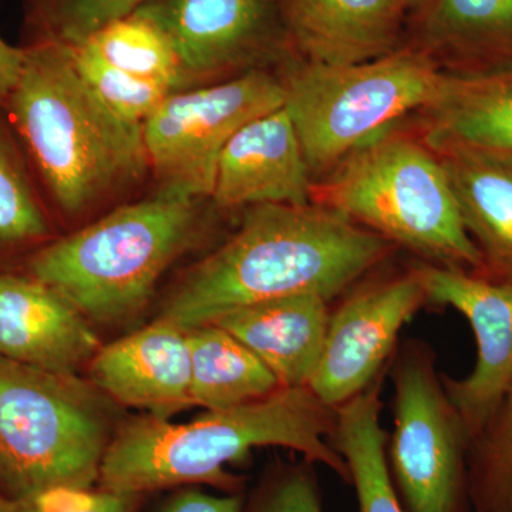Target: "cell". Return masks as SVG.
I'll return each mask as SVG.
<instances>
[{"label":"cell","instance_id":"1","mask_svg":"<svg viewBox=\"0 0 512 512\" xmlns=\"http://www.w3.org/2000/svg\"><path fill=\"white\" fill-rule=\"evenodd\" d=\"M394 245L325 205H256L220 248L194 266L160 318L190 330L296 295L330 299L389 255Z\"/></svg>","mask_w":512,"mask_h":512},{"label":"cell","instance_id":"2","mask_svg":"<svg viewBox=\"0 0 512 512\" xmlns=\"http://www.w3.org/2000/svg\"><path fill=\"white\" fill-rule=\"evenodd\" d=\"M336 409L309 387H281L264 399L174 424L148 416L124 421L114 434L97 487L148 495L158 490L210 485L221 493H244V480L228 466L258 447L278 446L322 464L349 483L345 460L330 444Z\"/></svg>","mask_w":512,"mask_h":512},{"label":"cell","instance_id":"3","mask_svg":"<svg viewBox=\"0 0 512 512\" xmlns=\"http://www.w3.org/2000/svg\"><path fill=\"white\" fill-rule=\"evenodd\" d=\"M3 106L36 183L66 217L89 211L150 171L143 124L121 119L84 82L72 47L28 43Z\"/></svg>","mask_w":512,"mask_h":512},{"label":"cell","instance_id":"4","mask_svg":"<svg viewBox=\"0 0 512 512\" xmlns=\"http://www.w3.org/2000/svg\"><path fill=\"white\" fill-rule=\"evenodd\" d=\"M195 198L160 188L33 252L19 271L55 289L89 322H121L150 301L158 279L197 235Z\"/></svg>","mask_w":512,"mask_h":512},{"label":"cell","instance_id":"5","mask_svg":"<svg viewBox=\"0 0 512 512\" xmlns=\"http://www.w3.org/2000/svg\"><path fill=\"white\" fill-rule=\"evenodd\" d=\"M312 202L346 215L427 264L485 272L446 170L420 134L392 127L315 181Z\"/></svg>","mask_w":512,"mask_h":512},{"label":"cell","instance_id":"6","mask_svg":"<svg viewBox=\"0 0 512 512\" xmlns=\"http://www.w3.org/2000/svg\"><path fill=\"white\" fill-rule=\"evenodd\" d=\"M117 429L93 382L0 356V494L97 487Z\"/></svg>","mask_w":512,"mask_h":512},{"label":"cell","instance_id":"7","mask_svg":"<svg viewBox=\"0 0 512 512\" xmlns=\"http://www.w3.org/2000/svg\"><path fill=\"white\" fill-rule=\"evenodd\" d=\"M281 80L285 109L313 178L325 177L397 121L429 107L444 70L407 43L390 55L355 64L313 63L292 55Z\"/></svg>","mask_w":512,"mask_h":512},{"label":"cell","instance_id":"8","mask_svg":"<svg viewBox=\"0 0 512 512\" xmlns=\"http://www.w3.org/2000/svg\"><path fill=\"white\" fill-rule=\"evenodd\" d=\"M394 429L387 443L390 476L407 512H466L470 439L421 343L394 357Z\"/></svg>","mask_w":512,"mask_h":512},{"label":"cell","instance_id":"9","mask_svg":"<svg viewBox=\"0 0 512 512\" xmlns=\"http://www.w3.org/2000/svg\"><path fill=\"white\" fill-rule=\"evenodd\" d=\"M282 106L281 76L268 69L170 94L143 124L148 164L160 188L211 198L228 141L249 121Z\"/></svg>","mask_w":512,"mask_h":512},{"label":"cell","instance_id":"10","mask_svg":"<svg viewBox=\"0 0 512 512\" xmlns=\"http://www.w3.org/2000/svg\"><path fill=\"white\" fill-rule=\"evenodd\" d=\"M133 15L160 30L187 84L293 55L281 0H148Z\"/></svg>","mask_w":512,"mask_h":512},{"label":"cell","instance_id":"11","mask_svg":"<svg viewBox=\"0 0 512 512\" xmlns=\"http://www.w3.org/2000/svg\"><path fill=\"white\" fill-rule=\"evenodd\" d=\"M416 271L427 302L456 309L476 336L473 372L460 380L441 377L471 441L512 390V275L433 264L416 266Z\"/></svg>","mask_w":512,"mask_h":512},{"label":"cell","instance_id":"12","mask_svg":"<svg viewBox=\"0 0 512 512\" xmlns=\"http://www.w3.org/2000/svg\"><path fill=\"white\" fill-rule=\"evenodd\" d=\"M424 303L416 268L357 289L330 311L309 389L333 409L365 392L383 376L400 332Z\"/></svg>","mask_w":512,"mask_h":512},{"label":"cell","instance_id":"13","mask_svg":"<svg viewBox=\"0 0 512 512\" xmlns=\"http://www.w3.org/2000/svg\"><path fill=\"white\" fill-rule=\"evenodd\" d=\"M312 174L285 106L249 121L222 150L211 200L221 210L312 202Z\"/></svg>","mask_w":512,"mask_h":512},{"label":"cell","instance_id":"14","mask_svg":"<svg viewBox=\"0 0 512 512\" xmlns=\"http://www.w3.org/2000/svg\"><path fill=\"white\" fill-rule=\"evenodd\" d=\"M99 349L89 320L55 289L25 272H0V356L76 375Z\"/></svg>","mask_w":512,"mask_h":512},{"label":"cell","instance_id":"15","mask_svg":"<svg viewBox=\"0 0 512 512\" xmlns=\"http://www.w3.org/2000/svg\"><path fill=\"white\" fill-rule=\"evenodd\" d=\"M90 376L114 402L146 409L157 419L194 406L188 333L167 319L99 349Z\"/></svg>","mask_w":512,"mask_h":512},{"label":"cell","instance_id":"16","mask_svg":"<svg viewBox=\"0 0 512 512\" xmlns=\"http://www.w3.org/2000/svg\"><path fill=\"white\" fill-rule=\"evenodd\" d=\"M293 55L323 64L379 59L406 45L400 0H281Z\"/></svg>","mask_w":512,"mask_h":512},{"label":"cell","instance_id":"17","mask_svg":"<svg viewBox=\"0 0 512 512\" xmlns=\"http://www.w3.org/2000/svg\"><path fill=\"white\" fill-rule=\"evenodd\" d=\"M419 114V134L433 151L512 154V63L484 72H444L439 94Z\"/></svg>","mask_w":512,"mask_h":512},{"label":"cell","instance_id":"18","mask_svg":"<svg viewBox=\"0 0 512 512\" xmlns=\"http://www.w3.org/2000/svg\"><path fill=\"white\" fill-rule=\"evenodd\" d=\"M329 301L318 295H296L238 309L218 319L274 373L281 387H308L318 365Z\"/></svg>","mask_w":512,"mask_h":512},{"label":"cell","instance_id":"19","mask_svg":"<svg viewBox=\"0 0 512 512\" xmlns=\"http://www.w3.org/2000/svg\"><path fill=\"white\" fill-rule=\"evenodd\" d=\"M409 45L448 73L512 63V0H430L416 13Z\"/></svg>","mask_w":512,"mask_h":512},{"label":"cell","instance_id":"20","mask_svg":"<svg viewBox=\"0 0 512 512\" xmlns=\"http://www.w3.org/2000/svg\"><path fill=\"white\" fill-rule=\"evenodd\" d=\"M487 271L512 275V154L434 151Z\"/></svg>","mask_w":512,"mask_h":512},{"label":"cell","instance_id":"21","mask_svg":"<svg viewBox=\"0 0 512 512\" xmlns=\"http://www.w3.org/2000/svg\"><path fill=\"white\" fill-rule=\"evenodd\" d=\"M194 406L224 410L281 389L274 373L241 340L217 323L187 330Z\"/></svg>","mask_w":512,"mask_h":512},{"label":"cell","instance_id":"22","mask_svg":"<svg viewBox=\"0 0 512 512\" xmlns=\"http://www.w3.org/2000/svg\"><path fill=\"white\" fill-rule=\"evenodd\" d=\"M382 377L365 392L336 407L330 444L345 460L359 512H407L390 476L382 426Z\"/></svg>","mask_w":512,"mask_h":512},{"label":"cell","instance_id":"23","mask_svg":"<svg viewBox=\"0 0 512 512\" xmlns=\"http://www.w3.org/2000/svg\"><path fill=\"white\" fill-rule=\"evenodd\" d=\"M52 221L5 113L0 109V272L52 241ZM22 264V265H23Z\"/></svg>","mask_w":512,"mask_h":512},{"label":"cell","instance_id":"24","mask_svg":"<svg viewBox=\"0 0 512 512\" xmlns=\"http://www.w3.org/2000/svg\"><path fill=\"white\" fill-rule=\"evenodd\" d=\"M83 45L133 76L157 80L175 90L187 86L177 57L160 30L137 16L110 23Z\"/></svg>","mask_w":512,"mask_h":512},{"label":"cell","instance_id":"25","mask_svg":"<svg viewBox=\"0 0 512 512\" xmlns=\"http://www.w3.org/2000/svg\"><path fill=\"white\" fill-rule=\"evenodd\" d=\"M473 512L512 511V390L467 454Z\"/></svg>","mask_w":512,"mask_h":512},{"label":"cell","instance_id":"26","mask_svg":"<svg viewBox=\"0 0 512 512\" xmlns=\"http://www.w3.org/2000/svg\"><path fill=\"white\" fill-rule=\"evenodd\" d=\"M148 0H28L30 42L77 47Z\"/></svg>","mask_w":512,"mask_h":512},{"label":"cell","instance_id":"27","mask_svg":"<svg viewBox=\"0 0 512 512\" xmlns=\"http://www.w3.org/2000/svg\"><path fill=\"white\" fill-rule=\"evenodd\" d=\"M72 53L84 82L121 119L144 124L170 94L178 92L168 84L111 66L87 45L72 47Z\"/></svg>","mask_w":512,"mask_h":512},{"label":"cell","instance_id":"28","mask_svg":"<svg viewBox=\"0 0 512 512\" xmlns=\"http://www.w3.org/2000/svg\"><path fill=\"white\" fill-rule=\"evenodd\" d=\"M146 497L99 487H56L20 497L0 494V512H137Z\"/></svg>","mask_w":512,"mask_h":512},{"label":"cell","instance_id":"29","mask_svg":"<svg viewBox=\"0 0 512 512\" xmlns=\"http://www.w3.org/2000/svg\"><path fill=\"white\" fill-rule=\"evenodd\" d=\"M309 461L275 468L245 497L244 512H323L322 494Z\"/></svg>","mask_w":512,"mask_h":512},{"label":"cell","instance_id":"30","mask_svg":"<svg viewBox=\"0 0 512 512\" xmlns=\"http://www.w3.org/2000/svg\"><path fill=\"white\" fill-rule=\"evenodd\" d=\"M245 494H211L197 487H181L154 512H244Z\"/></svg>","mask_w":512,"mask_h":512},{"label":"cell","instance_id":"31","mask_svg":"<svg viewBox=\"0 0 512 512\" xmlns=\"http://www.w3.org/2000/svg\"><path fill=\"white\" fill-rule=\"evenodd\" d=\"M23 60L25 47L12 46L0 36V109H3L13 87L18 83Z\"/></svg>","mask_w":512,"mask_h":512},{"label":"cell","instance_id":"32","mask_svg":"<svg viewBox=\"0 0 512 512\" xmlns=\"http://www.w3.org/2000/svg\"><path fill=\"white\" fill-rule=\"evenodd\" d=\"M400 2L403 3V6L406 8L407 12H412L413 15H416V13H419L420 10L426 8L427 3H429L430 0H400Z\"/></svg>","mask_w":512,"mask_h":512},{"label":"cell","instance_id":"33","mask_svg":"<svg viewBox=\"0 0 512 512\" xmlns=\"http://www.w3.org/2000/svg\"><path fill=\"white\" fill-rule=\"evenodd\" d=\"M504 512H512V511H504Z\"/></svg>","mask_w":512,"mask_h":512}]
</instances>
